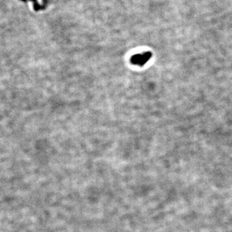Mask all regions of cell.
Segmentation results:
<instances>
[{"label":"cell","instance_id":"cell-1","mask_svg":"<svg viewBox=\"0 0 232 232\" xmlns=\"http://www.w3.org/2000/svg\"><path fill=\"white\" fill-rule=\"evenodd\" d=\"M152 57V53L151 52H142L141 53L133 55L130 59L131 63L139 66H143L146 64Z\"/></svg>","mask_w":232,"mask_h":232}]
</instances>
